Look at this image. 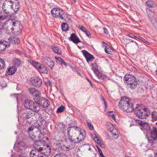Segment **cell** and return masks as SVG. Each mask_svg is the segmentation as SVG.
I'll return each instance as SVG.
<instances>
[{
  "instance_id": "7",
  "label": "cell",
  "mask_w": 157,
  "mask_h": 157,
  "mask_svg": "<svg viewBox=\"0 0 157 157\" xmlns=\"http://www.w3.org/2000/svg\"><path fill=\"white\" fill-rule=\"evenodd\" d=\"M34 147L37 151H39L40 153L45 155V156H48L50 154L51 149L49 145L43 141H36L34 143Z\"/></svg>"
},
{
  "instance_id": "17",
  "label": "cell",
  "mask_w": 157,
  "mask_h": 157,
  "mask_svg": "<svg viewBox=\"0 0 157 157\" xmlns=\"http://www.w3.org/2000/svg\"><path fill=\"white\" fill-rule=\"evenodd\" d=\"M30 84L36 87H40L42 84V80L38 77L32 78L30 80Z\"/></svg>"
},
{
  "instance_id": "1",
  "label": "cell",
  "mask_w": 157,
  "mask_h": 157,
  "mask_svg": "<svg viewBox=\"0 0 157 157\" xmlns=\"http://www.w3.org/2000/svg\"><path fill=\"white\" fill-rule=\"evenodd\" d=\"M68 135L72 143H79L83 141L86 136L85 130L77 127H71L68 128Z\"/></svg>"
},
{
  "instance_id": "25",
  "label": "cell",
  "mask_w": 157,
  "mask_h": 157,
  "mask_svg": "<svg viewBox=\"0 0 157 157\" xmlns=\"http://www.w3.org/2000/svg\"><path fill=\"white\" fill-rule=\"evenodd\" d=\"M92 66L93 69L94 71L95 74L97 75V76L98 77H99V78H102V74H101L100 71H99V70L98 69L97 65H95V64H93Z\"/></svg>"
},
{
  "instance_id": "35",
  "label": "cell",
  "mask_w": 157,
  "mask_h": 157,
  "mask_svg": "<svg viewBox=\"0 0 157 157\" xmlns=\"http://www.w3.org/2000/svg\"><path fill=\"white\" fill-rule=\"evenodd\" d=\"M146 4L148 6L151 7H154V6H155V4H154V2H153V1H147V3H146Z\"/></svg>"
},
{
  "instance_id": "4",
  "label": "cell",
  "mask_w": 157,
  "mask_h": 157,
  "mask_svg": "<svg viewBox=\"0 0 157 157\" xmlns=\"http://www.w3.org/2000/svg\"><path fill=\"white\" fill-rule=\"evenodd\" d=\"M78 157H96L95 149L89 144L83 145L79 148L77 152Z\"/></svg>"
},
{
  "instance_id": "40",
  "label": "cell",
  "mask_w": 157,
  "mask_h": 157,
  "mask_svg": "<svg viewBox=\"0 0 157 157\" xmlns=\"http://www.w3.org/2000/svg\"><path fill=\"white\" fill-rule=\"evenodd\" d=\"M65 110V107L63 106L60 107V108H58V110H57V112H61L64 111Z\"/></svg>"
},
{
  "instance_id": "29",
  "label": "cell",
  "mask_w": 157,
  "mask_h": 157,
  "mask_svg": "<svg viewBox=\"0 0 157 157\" xmlns=\"http://www.w3.org/2000/svg\"><path fill=\"white\" fill-rule=\"evenodd\" d=\"M56 60L57 62H58L60 65H63V66H66V63H65V61L59 57H55Z\"/></svg>"
},
{
  "instance_id": "39",
  "label": "cell",
  "mask_w": 157,
  "mask_h": 157,
  "mask_svg": "<svg viewBox=\"0 0 157 157\" xmlns=\"http://www.w3.org/2000/svg\"><path fill=\"white\" fill-rule=\"evenodd\" d=\"M55 157H67V156L63 153H60L59 154H57Z\"/></svg>"
},
{
  "instance_id": "11",
  "label": "cell",
  "mask_w": 157,
  "mask_h": 157,
  "mask_svg": "<svg viewBox=\"0 0 157 157\" xmlns=\"http://www.w3.org/2000/svg\"><path fill=\"white\" fill-rule=\"evenodd\" d=\"M124 82L126 85L131 89H135L137 86V80L132 75H126L124 78Z\"/></svg>"
},
{
  "instance_id": "21",
  "label": "cell",
  "mask_w": 157,
  "mask_h": 157,
  "mask_svg": "<svg viewBox=\"0 0 157 157\" xmlns=\"http://www.w3.org/2000/svg\"><path fill=\"white\" fill-rule=\"evenodd\" d=\"M82 53H83L84 56L85 58H86V60H87V61H88V62H89L90 61L94 59V57L92 55H91L89 53H88V52L86 51L83 50L82 51Z\"/></svg>"
},
{
  "instance_id": "42",
  "label": "cell",
  "mask_w": 157,
  "mask_h": 157,
  "mask_svg": "<svg viewBox=\"0 0 157 157\" xmlns=\"http://www.w3.org/2000/svg\"><path fill=\"white\" fill-rule=\"evenodd\" d=\"M157 157V152H156V153H155V157Z\"/></svg>"
},
{
  "instance_id": "45",
  "label": "cell",
  "mask_w": 157,
  "mask_h": 157,
  "mask_svg": "<svg viewBox=\"0 0 157 157\" xmlns=\"http://www.w3.org/2000/svg\"></svg>"
},
{
  "instance_id": "13",
  "label": "cell",
  "mask_w": 157,
  "mask_h": 157,
  "mask_svg": "<svg viewBox=\"0 0 157 157\" xmlns=\"http://www.w3.org/2000/svg\"><path fill=\"white\" fill-rule=\"evenodd\" d=\"M34 99L35 100V102L38 105L44 107H47L50 105L49 101L44 98L41 97H34Z\"/></svg>"
},
{
  "instance_id": "27",
  "label": "cell",
  "mask_w": 157,
  "mask_h": 157,
  "mask_svg": "<svg viewBox=\"0 0 157 157\" xmlns=\"http://www.w3.org/2000/svg\"><path fill=\"white\" fill-rule=\"evenodd\" d=\"M70 39L71 41L74 42L75 43H76V44L80 42V41L78 37L75 34H71V36L70 37Z\"/></svg>"
},
{
  "instance_id": "2",
  "label": "cell",
  "mask_w": 157,
  "mask_h": 157,
  "mask_svg": "<svg viewBox=\"0 0 157 157\" xmlns=\"http://www.w3.org/2000/svg\"><path fill=\"white\" fill-rule=\"evenodd\" d=\"M3 29L5 32L9 34H17L22 30V26L19 21L11 19L7 20L3 24Z\"/></svg>"
},
{
  "instance_id": "5",
  "label": "cell",
  "mask_w": 157,
  "mask_h": 157,
  "mask_svg": "<svg viewBox=\"0 0 157 157\" xmlns=\"http://www.w3.org/2000/svg\"><path fill=\"white\" fill-rule=\"evenodd\" d=\"M26 119L28 122L32 125V126L41 127L43 124V118L39 114L33 112H28L26 114Z\"/></svg>"
},
{
  "instance_id": "28",
  "label": "cell",
  "mask_w": 157,
  "mask_h": 157,
  "mask_svg": "<svg viewBox=\"0 0 157 157\" xmlns=\"http://www.w3.org/2000/svg\"><path fill=\"white\" fill-rule=\"evenodd\" d=\"M151 137L153 139L157 140V129L154 128L151 133Z\"/></svg>"
},
{
  "instance_id": "44",
  "label": "cell",
  "mask_w": 157,
  "mask_h": 157,
  "mask_svg": "<svg viewBox=\"0 0 157 157\" xmlns=\"http://www.w3.org/2000/svg\"><path fill=\"white\" fill-rule=\"evenodd\" d=\"M156 73H157V71H156Z\"/></svg>"
},
{
  "instance_id": "19",
  "label": "cell",
  "mask_w": 157,
  "mask_h": 157,
  "mask_svg": "<svg viewBox=\"0 0 157 157\" xmlns=\"http://www.w3.org/2000/svg\"><path fill=\"white\" fill-rule=\"evenodd\" d=\"M43 61L45 62V63L49 66V67H50L51 68H52L55 65V62H53V60L50 58H49V57H44L42 58Z\"/></svg>"
},
{
  "instance_id": "24",
  "label": "cell",
  "mask_w": 157,
  "mask_h": 157,
  "mask_svg": "<svg viewBox=\"0 0 157 157\" xmlns=\"http://www.w3.org/2000/svg\"><path fill=\"white\" fill-rule=\"evenodd\" d=\"M136 122L140 126L144 128L145 130H149L150 129V126H149L148 123H146V122H144L143 121H136Z\"/></svg>"
},
{
  "instance_id": "23",
  "label": "cell",
  "mask_w": 157,
  "mask_h": 157,
  "mask_svg": "<svg viewBox=\"0 0 157 157\" xmlns=\"http://www.w3.org/2000/svg\"><path fill=\"white\" fill-rule=\"evenodd\" d=\"M29 91L30 93L34 97H40V94H41L38 90L33 88H30L29 89Z\"/></svg>"
},
{
  "instance_id": "26",
  "label": "cell",
  "mask_w": 157,
  "mask_h": 157,
  "mask_svg": "<svg viewBox=\"0 0 157 157\" xmlns=\"http://www.w3.org/2000/svg\"><path fill=\"white\" fill-rule=\"evenodd\" d=\"M16 70H17V68L16 66H12L8 69L6 71V74L9 75H11L14 74L15 72H16Z\"/></svg>"
},
{
  "instance_id": "31",
  "label": "cell",
  "mask_w": 157,
  "mask_h": 157,
  "mask_svg": "<svg viewBox=\"0 0 157 157\" xmlns=\"http://www.w3.org/2000/svg\"><path fill=\"white\" fill-rule=\"evenodd\" d=\"M61 28H62V30H63L64 32H66V31H67L69 30V26H68L67 24L64 23L62 24Z\"/></svg>"
},
{
  "instance_id": "20",
  "label": "cell",
  "mask_w": 157,
  "mask_h": 157,
  "mask_svg": "<svg viewBox=\"0 0 157 157\" xmlns=\"http://www.w3.org/2000/svg\"><path fill=\"white\" fill-rule=\"evenodd\" d=\"M30 155L31 157H46L45 155L37 150H32L30 152Z\"/></svg>"
},
{
  "instance_id": "37",
  "label": "cell",
  "mask_w": 157,
  "mask_h": 157,
  "mask_svg": "<svg viewBox=\"0 0 157 157\" xmlns=\"http://www.w3.org/2000/svg\"><path fill=\"white\" fill-rule=\"evenodd\" d=\"M14 61L15 65H16V66H20L21 64V61L19 60V59H15Z\"/></svg>"
},
{
  "instance_id": "36",
  "label": "cell",
  "mask_w": 157,
  "mask_h": 157,
  "mask_svg": "<svg viewBox=\"0 0 157 157\" xmlns=\"http://www.w3.org/2000/svg\"><path fill=\"white\" fill-rule=\"evenodd\" d=\"M0 66H1V70L3 69V68H4L5 66L4 61L2 59H1Z\"/></svg>"
},
{
  "instance_id": "16",
  "label": "cell",
  "mask_w": 157,
  "mask_h": 157,
  "mask_svg": "<svg viewBox=\"0 0 157 157\" xmlns=\"http://www.w3.org/2000/svg\"><path fill=\"white\" fill-rule=\"evenodd\" d=\"M106 125H107V129L112 134L114 139H117L118 137V132L114 126L110 122H107Z\"/></svg>"
},
{
  "instance_id": "33",
  "label": "cell",
  "mask_w": 157,
  "mask_h": 157,
  "mask_svg": "<svg viewBox=\"0 0 157 157\" xmlns=\"http://www.w3.org/2000/svg\"><path fill=\"white\" fill-rule=\"evenodd\" d=\"M105 51L108 54H112V51L111 48L107 44H105Z\"/></svg>"
},
{
  "instance_id": "38",
  "label": "cell",
  "mask_w": 157,
  "mask_h": 157,
  "mask_svg": "<svg viewBox=\"0 0 157 157\" xmlns=\"http://www.w3.org/2000/svg\"><path fill=\"white\" fill-rule=\"evenodd\" d=\"M108 114H109L112 117H113V119H114L116 121L117 119L116 118V114L114 113V112H108Z\"/></svg>"
},
{
  "instance_id": "8",
  "label": "cell",
  "mask_w": 157,
  "mask_h": 157,
  "mask_svg": "<svg viewBox=\"0 0 157 157\" xmlns=\"http://www.w3.org/2000/svg\"><path fill=\"white\" fill-rule=\"evenodd\" d=\"M135 115L140 119H145L149 115L150 112L148 107L143 105L137 106L135 110Z\"/></svg>"
},
{
  "instance_id": "6",
  "label": "cell",
  "mask_w": 157,
  "mask_h": 157,
  "mask_svg": "<svg viewBox=\"0 0 157 157\" xmlns=\"http://www.w3.org/2000/svg\"><path fill=\"white\" fill-rule=\"evenodd\" d=\"M119 107L122 111L126 112H131L134 110L131 99L127 97L122 98L119 103Z\"/></svg>"
},
{
  "instance_id": "10",
  "label": "cell",
  "mask_w": 157,
  "mask_h": 157,
  "mask_svg": "<svg viewBox=\"0 0 157 157\" xmlns=\"http://www.w3.org/2000/svg\"><path fill=\"white\" fill-rule=\"evenodd\" d=\"M51 14L53 17L58 19H62L66 21H70V19L66 13H65L64 11L59 8L55 7L51 10Z\"/></svg>"
},
{
  "instance_id": "18",
  "label": "cell",
  "mask_w": 157,
  "mask_h": 157,
  "mask_svg": "<svg viewBox=\"0 0 157 157\" xmlns=\"http://www.w3.org/2000/svg\"><path fill=\"white\" fill-rule=\"evenodd\" d=\"M10 46V43L5 40H1L0 43V51L1 52L4 51L6 48H9Z\"/></svg>"
},
{
  "instance_id": "15",
  "label": "cell",
  "mask_w": 157,
  "mask_h": 157,
  "mask_svg": "<svg viewBox=\"0 0 157 157\" xmlns=\"http://www.w3.org/2000/svg\"><path fill=\"white\" fill-rule=\"evenodd\" d=\"M60 147L62 149V150L67 151L75 147V145L71 140L69 141L66 140L62 141Z\"/></svg>"
},
{
  "instance_id": "41",
  "label": "cell",
  "mask_w": 157,
  "mask_h": 157,
  "mask_svg": "<svg viewBox=\"0 0 157 157\" xmlns=\"http://www.w3.org/2000/svg\"><path fill=\"white\" fill-rule=\"evenodd\" d=\"M104 33H105V34H108V31H107V30L106 28H104Z\"/></svg>"
},
{
  "instance_id": "3",
  "label": "cell",
  "mask_w": 157,
  "mask_h": 157,
  "mask_svg": "<svg viewBox=\"0 0 157 157\" xmlns=\"http://www.w3.org/2000/svg\"><path fill=\"white\" fill-rule=\"evenodd\" d=\"M20 7V4L16 0H7L3 3L2 9L7 14L12 15L18 12Z\"/></svg>"
},
{
  "instance_id": "32",
  "label": "cell",
  "mask_w": 157,
  "mask_h": 157,
  "mask_svg": "<svg viewBox=\"0 0 157 157\" xmlns=\"http://www.w3.org/2000/svg\"><path fill=\"white\" fill-rule=\"evenodd\" d=\"M80 29H81V30L83 31V32H84L85 33L87 36H90V35H91V34H90V33L89 32V31H88V30H87L86 29L85 27H83V26H80Z\"/></svg>"
},
{
  "instance_id": "22",
  "label": "cell",
  "mask_w": 157,
  "mask_h": 157,
  "mask_svg": "<svg viewBox=\"0 0 157 157\" xmlns=\"http://www.w3.org/2000/svg\"><path fill=\"white\" fill-rule=\"evenodd\" d=\"M92 137H93V139L95 140V142L99 145L100 146L102 147V148H105V145H104V143H103L102 141L100 140V139L95 134H92Z\"/></svg>"
},
{
  "instance_id": "34",
  "label": "cell",
  "mask_w": 157,
  "mask_h": 157,
  "mask_svg": "<svg viewBox=\"0 0 157 157\" xmlns=\"http://www.w3.org/2000/svg\"><path fill=\"white\" fill-rule=\"evenodd\" d=\"M152 119H153V121L157 120V112H154L152 113Z\"/></svg>"
},
{
  "instance_id": "9",
  "label": "cell",
  "mask_w": 157,
  "mask_h": 157,
  "mask_svg": "<svg viewBox=\"0 0 157 157\" xmlns=\"http://www.w3.org/2000/svg\"><path fill=\"white\" fill-rule=\"evenodd\" d=\"M28 133L30 138L36 141H40L43 138V134L38 127L35 126L30 127L29 129Z\"/></svg>"
},
{
  "instance_id": "14",
  "label": "cell",
  "mask_w": 157,
  "mask_h": 157,
  "mask_svg": "<svg viewBox=\"0 0 157 157\" xmlns=\"http://www.w3.org/2000/svg\"><path fill=\"white\" fill-rule=\"evenodd\" d=\"M30 62L33 66L36 69L39 71L40 72L43 73L47 74L48 73V71L46 67H44L43 65L38 62H35L34 61H30Z\"/></svg>"
},
{
  "instance_id": "43",
  "label": "cell",
  "mask_w": 157,
  "mask_h": 157,
  "mask_svg": "<svg viewBox=\"0 0 157 157\" xmlns=\"http://www.w3.org/2000/svg\"><path fill=\"white\" fill-rule=\"evenodd\" d=\"M125 157H129V156H126Z\"/></svg>"
},
{
  "instance_id": "30",
  "label": "cell",
  "mask_w": 157,
  "mask_h": 157,
  "mask_svg": "<svg viewBox=\"0 0 157 157\" xmlns=\"http://www.w3.org/2000/svg\"><path fill=\"white\" fill-rule=\"evenodd\" d=\"M52 49L53 52H55V53H57V54H59V55L61 54V51L58 48L56 47L55 46H52Z\"/></svg>"
},
{
  "instance_id": "12",
  "label": "cell",
  "mask_w": 157,
  "mask_h": 157,
  "mask_svg": "<svg viewBox=\"0 0 157 157\" xmlns=\"http://www.w3.org/2000/svg\"><path fill=\"white\" fill-rule=\"evenodd\" d=\"M24 107L33 112H37L40 111V106L36 102L26 100L24 102Z\"/></svg>"
}]
</instances>
